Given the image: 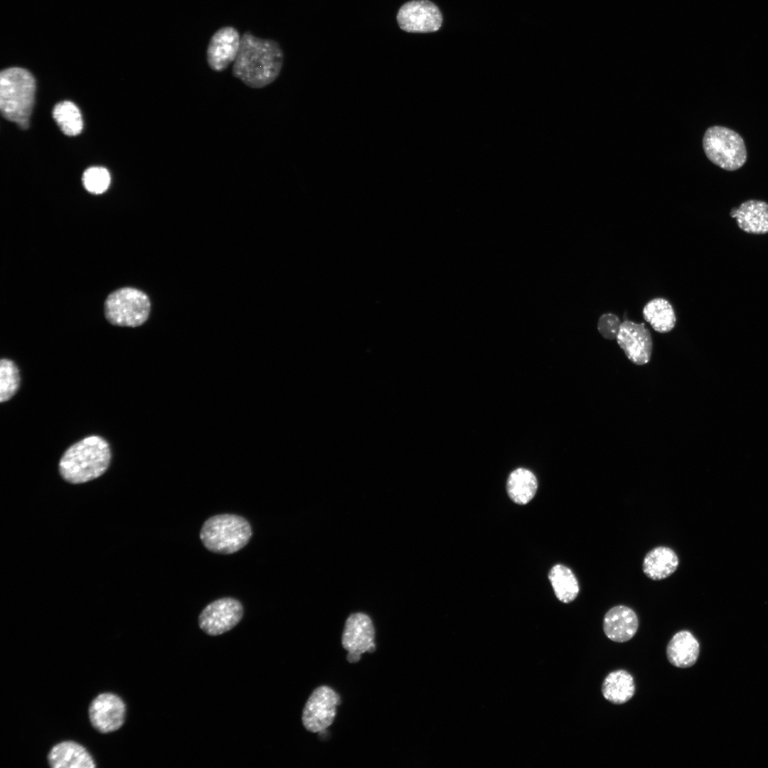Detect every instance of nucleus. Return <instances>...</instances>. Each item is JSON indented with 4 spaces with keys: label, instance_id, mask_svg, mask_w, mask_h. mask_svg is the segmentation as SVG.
Instances as JSON below:
<instances>
[{
    "label": "nucleus",
    "instance_id": "nucleus-18",
    "mask_svg": "<svg viewBox=\"0 0 768 768\" xmlns=\"http://www.w3.org/2000/svg\"><path fill=\"white\" fill-rule=\"evenodd\" d=\"M679 564L677 554L666 546H658L649 550L645 555L642 568L644 573L651 580H661L672 575Z\"/></svg>",
    "mask_w": 768,
    "mask_h": 768
},
{
    "label": "nucleus",
    "instance_id": "nucleus-14",
    "mask_svg": "<svg viewBox=\"0 0 768 768\" xmlns=\"http://www.w3.org/2000/svg\"><path fill=\"white\" fill-rule=\"evenodd\" d=\"M639 628L636 612L629 607L617 605L609 609L603 619V631L606 636L617 643L631 639Z\"/></svg>",
    "mask_w": 768,
    "mask_h": 768
},
{
    "label": "nucleus",
    "instance_id": "nucleus-20",
    "mask_svg": "<svg viewBox=\"0 0 768 768\" xmlns=\"http://www.w3.org/2000/svg\"><path fill=\"white\" fill-rule=\"evenodd\" d=\"M538 489L535 476L524 468L513 471L508 476L506 484L507 493L516 503L525 505L532 500Z\"/></svg>",
    "mask_w": 768,
    "mask_h": 768
},
{
    "label": "nucleus",
    "instance_id": "nucleus-2",
    "mask_svg": "<svg viewBox=\"0 0 768 768\" xmlns=\"http://www.w3.org/2000/svg\"><path fill=\"white\" fill-rule=\"evenodd\" d=\"M111 459L108 443L99 436H89L70 446L59 462L63 478L72 484H82L100 476Z\"/></svg>",
    "mask_w": 768,
    "mask_h": 768
},
{
    "label": "nucleus",
    "instance_id": "nucleus-15",
    "mask_svg": "<svg viewBox=\"0 0 768 768\" xmlns=\"http://www.w3.org/2000/svg\"><path fill=\"white\" fill-rule=\"evenodd\" d=\"M730 214L742 231L754 235L768 233V203L765 201L747 200L732 208Z\"/></svg>",
    "mask_w": 768,
    "mask_h": 768
},
{
    "label": "nucleus",
    "instance_id": "nucleus-12",
    "mask_svg": "<svg viewBox=\"0 0 768 768\" xmlns=\"http://www.w3.org/2000/svg\"><path fill=\"white\" fill-rule=\"evenodd\" d=\"M125 704L116 694L105 693L97 695L89 708L92 726L99 732L107 733L118 730L124 723Z\"/></svg>",
    "mask_w": 768,
    "mask_h": 768
},
{
    "label": "nucleus",
    "instance_id": "nucleus-25",
    "mask_svg": "<svg viewBox=\"0 0 768 768\" xmlns=\"http://www.w3.org/2000/svg\"><path fill=\"white\" fill-rule=\"evenodd\" d=\"M82 180L87 191L94 194H100L108 188L110 183V175L104 167L92 166L85 171Z\"/></svg>",
    "mask_w": 768,
    "mask_h": 768
},
{
    "label": "nucleus",
    "instance_id": "nucleus-3",
    "mask_svg": "<svg viewBox=\"0 0 768 768\" xmlns=\"http://www.w3.org/2000/svg\"><path fill=\"white\" fill-rule=\"evenodd\" d=\"M36 90L32 74L21 68L13 67L0 73V109L3 116L21 129L28 127Z\"/></svg>",
    "mask_w": 768,
    "mask_h": 768
},
{
    "label": "nucleus",
    "instance_id": "nucleus-6",
    "mask_svg": "<svg viewBox=\"0 0 768 768\" xmlns=\"http://www.w3.org/2000/svg\"><path fill=\"white\" fill-rule=\"evenodd\" d=\"M151 304L143 292L124 287L111 293L105 302V314L114 325L135 327L147 319Z\"/></svg>",
    "mask_w": 768,
    "mask_h": 768
},
{
    "label": "nucleus",
    "instance_id": "nucleus-9",
    "mask_svg": "<svg viewBox=\"0 0 768 768\" xmlns=\"http://www.w3.org/2000/svg\"><path fill=\"white\" fill-rule=\"evenodd\" d=\"M338 695L331 688L322 686L316 688L303 709L302 720L309 732H321L329 727L336 716Z\"/></svg>",
    "mask_w": 768,
    "mask_h": 768
},
{
    "label": "nucleus",
    "instance_id": "nucleus-24",
    "mask_svg": "<svg viewBox=\"0 0 768 768\" xmlns=\"http://www.w3.org/2000/svg\"><path fill=\"white\" fill-rule=\"evenodd\" d=\"M20 383L19 371L11 360L2 358L0 362V400H9L17 392Z\"/></svg>",
    "mask_w": 768,
    "mask_h": 768
},
{
    "label": "nucleus",
    "instance_id": "nucleus-22",
    "mask_svg": "<svg viewBox=\"0 0 768 768\" xmlns=\"http://www.w3.org/2000/svg\"><path fill=\"white\" fill-rule=\"evenodd\" d=\"M548 578L560 602L570 603L576 599L580 592L579 583L569 567L561 564L554 565L548 573Z\"/></svg>",
    "mask_w": 768,
    "mask_h": 768
},
{
    "label": "nucleus",
    "instance_id": "nucleus-17",
    "mask_svg": "<svg viewBox=\"0 0 768 768\" xmlns=\"http://www.w3.org/2000/svg\"><path fill=\"white\" fill-rule=\"evenodd\" d=\"M53 768H94L95 762L89 752L74 741H63L55 745L48 755Z\"/></svg>",
    "mask_w": 768,
    "mask_h": 768
},
{
    "label": "nucleus",
    "instance_id": "nucleus-16",
    "mask_svg": "<svg viewBox=\"0 0 768 768\" xmlns=\"http://www.w3.org/2000/svg\"><path fill=\"white\" fill-rule=\"evenodd\" d=\"M666 651L671 665L686 668L696 663L700 654V644L690 631L681 630L671 637Z\"/></svg>",
    "mask_w": 768,
    "mask_h": 768
},
{
    "label": "nucleus",
    "instance_id": "nucleus-7",
    "mask_svg": "<svg viewBox=\"0 0 768 768\" xmlns=\"http://www.w3.org/2000/svg\"><path fill=\"white\" fill-rule=\"evenodd\" d=\"M242 616L241 603L236 599L224 597L212 602L202 610L198 624L206 634L218 636L235 627Z\"/></svg>",
    "mask_w": 768,
    "mask_h": 768
},
{
    "label": "nucleus",
    "instance_id": "nucleus-23",
    "mask_svg": "<svg viewBox=\"0 0 768 768\" xmlns=\"http://www.w3.org/2000/svg\"><path fill=\"white\" fill-rule=\"evenodd\" d=\"M53 117L65 135L76 136L82 130L83 122L80 111L72 102L63 101L58 103L53 108Z\"/></svg>",
    "mask_w": 768,
    "mask_h": 768
},
{
    "label": "nucleus",
    "instance_id": "nucleus-19",
    "mask_svg": "<svg viewBox=\"0 0 768 768\" xmlns=\"http://www.w3.org/2000/svg\"><path fill=\"white\" fill-rule=\"evenodd\" d=\"M635 689L633 676L623 669L609 673L604 679L601 687L603 697L616 705L628 702L634 696Z\"/></svg>",
    "mask_w": 768,
    "mask_h": 768
},
{
    "label": "nucleus",
    "instance_id": "nucleus-13",
    "mask_svg": "<svg viewBox=\"0 0 768 768\" xmlns=\"http://www.w3.org/2000/svg\"><path fill=\"white\" fill-rule=\"evenodd\" d=\"M240 40L238 31L233 27L225 26L218 29L210 38L206 51L210 68L220 72L234 62L239 51Z\"/></svg>",
    "mask_w": 768,
    "mask_h": 768
},
{
    "label": "nucleus",
    "instance_id": "nucleus-8",
    "mask_svg": "<svg viewBox=\"0 0 768 768\" xmlns=\"http://www.w3.org/2000/svg\"><path fill=\"white\" fill-rule=\"evenodd\" d=\"M396 19L401 30L407 33H432L442 24L438 7L429 0H412L402 4Z\"/></svg>",
    "mask_w": 768,
    "mask_h": 768
},
{
    "label": "nucleus",
    "instance_id": "nucleus-10",
    "mask_svg": "<svg viewBox=\"0 0 768 768\" xmlns=\"http://www.w3.org/2000/svg\"><path fill=\"white\" fill-rule=\"evenodd\" d=\"M375 629L370 618L364 613L351 614L346 621L341 643L348 651L347 660L356 663L365 652L375 650Z\"/></svg>",
    "mask_w": 768,
    "mask_h": 768
},
{
    "label": "nucleus",
    "instance_id": "nucleus-5",
    "mask_svg": "<svg viewBox=\"0 0 768 768\" xmlns=\"http://www.w3.org/2000/svg\"><path fill=\"white\" fill-rule=\"evenodd\" d=\"M703 146L708 159L727 171H735L747 161L743 139L738 133L725 127L708 128L703 139Z\"/></svg>",
    "mask_w": 768,
    "mask_h": 768
},
{
    "label": "nucleus",
    "instance_id": "nucleus-1",
    "mask_svg": "<svg viewBox=\"0 0 768 768\" xmlns=\"http://www.w3.org/2000/svg\"><path fill=\"white\" fill-rule=\"evenodd\" d=\"M283 60L282 50L277 41L245 32L241 37L233 74L252 88H262L279 76Z\"/></svg>",
    "mask_w": 768,
    "mask_h": 768
},
{
    "label": "nucleus",
    "instance_id": "nucleus-21",
    "mask_svg": "<svg viewBox=\"0 0 768 768\" xmlns=\"http://www.w3.org/2000/svg\"><path fill=\"white\" fill-rule=\"evenodd\" d=\"M643 316L653 329L661 334L671 331L676 322L672 305L663 298H655L648 302L643 309Z\"/></svg>",
    "mask_w": 768,
    "mask_h": 768
},
{
    "label": "nucleus",
    "instance_id": "nucleus-26",
    "mask_svg": "<svg viewBox=\"0 0 768 768\" xmlns=\"http://www.w3.org/2000/svg\"><path fill=\"white\" fill-rule=\"evenodd\" d=\"M622 322L619 318L612 313L602 314L597 323L599 334L606 339H616Z\"/></svg>",
    "mask_w": 768,
    "mask_h": 768
},
{
    "label": "nucleus",
    "instance_id": "nucleus-11",
    "mask_svg": "<svg viewBox=\"0 0 768 768\" xmlns=\"http://www.w3.org/2000/svg\"><path fill=\"white\" fill-rule=\"evenodd\" d=\"M617 341L632 363L644 365L651 358L653 343L650 331L644 323L625 320L622 322Z\"/></svg>",
    "mask_w": 768,
    "mask_h": 768
},
{
    "label": "nucleus",
    "instance_id": "nucleus-4",
    "mask_svg": "<svg viewBox=\"0 0 768 768\" xmlns=\"http://www.w3.org/2000/svg\"><path fill=\"white\" fill-rule=\"evenodd\" d=\"M252 529L249 522L235 514H219L207 519L200 532L203 545L218 554L234 553L249 542Z\"/></svg>",
    "mask_w": 768,
    "mask_h": 768
}]
</instances>
